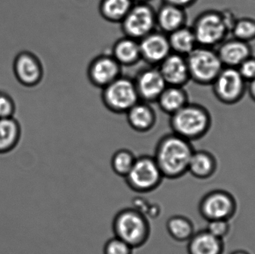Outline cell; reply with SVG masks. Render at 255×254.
<instances>
[{
    "mask_svg": "<svg viewBox=\"0 0 255 254\" xmlns=\"http://www.w3.org/2000/svg\"><path fill=\"white\" fill-rule=\"evenodd\" d=\"M101 98L106 109L115 114H126L139 101L133 79L124 76L102 89Z\"/></svg>",
    "mask_w": 255,
    "mask_h": 254,
    "instance_id": "obj_6",
    "label": "cell"
},
{
    "mask_svg": "<svg viewBox=\"0 0 255 254\" xmlns=\"http://www.w3.org/2000/svg\"><path fill=\"white\" fill-rule=\"evenodd\" d=\"M198 46L214 48L227 37L229 31L223 12L208 10L199 13L191 26Z\"/></svg>",
    "mask_w": 255,
    "mask_h": 254,
    "instance_id": "obj_5",
    "label": "cell"
},
{
    "mask_svg": "<svg viewBox=\"0 0 255 254\" xmlns=\"http://www.w3.org/2000/svg\"><path fill=\"white\" fill-rule=\"evenodd\" d=\"M166 226L169 235L178 243L188 242L195 234L193 222L186 216H172L168 219Z\"/></svg>",
    "mask_w": 255,
    "mask_h": 254,
    "instance_id": "obj_26",
    "label": "cell"
},
{
    "mask_svg": "<svg viewBox=\"0 0 255 254\" xmlns=\"http://www.w3.org/2000/svg\"><path fill=\"white\" fill-rule=\"evenodd\" d=\"M139 42L141 60L148 66L157 67L172 53L167 34L159 30H154Z\"/></svg>",
    "mask_w": 255,
    "mask_h": 254,
    "instance_id": "obj_14",
    "label": "cell"
},
{
    "mask_svg": "<svg viewBox=\"0 0 255 254\" xmlns=\"http://www.w3.org/2000/svg\"><path fill=\"white\" fill-rule=\"evenodd\" d=\"M211 86L217 99L228 105L241 101L247 90V82L233 67H223Z\"/></svg>",
    "mask_w": 255,
    "mask_h": 254,
    "instance_id": "obj_9",
    "label": "cell"
},
{
    "mask_svg": "<svg viewBox=\"0 0 255 254\" xmlns=\"http://www.w3.org/2000/svg\"><path fill=\"white\" fill-rule=\"evenodd\" d=\"M21 134L20 124L14 116L0 119V155L13 151L19 144Z\"/></svg>",
    "mask_w": 255,
    "mask_h": 254,
    "instance_id": "obj_23",
    "label": "cell"
},
{
    "mask_svg": "<svg viewBox=\"0 0 255 254\" xmlns=\"http://www.w3.org/2000/svg\"><path fill=\"white\" fill-rule=\"evenodd\" d=\"M237 69L247 83L254 80L255 79V56L252 55L251 56L249 57Z\"/></svg>",
    "mask_w": 255,
    "mask_h": 254,
    "instance_id": "obj_32",
    "label": "cell"
},
{
    "mask_svg": "<svg viewBox=\"0 0 255 254\" xmlns=\"http://www.w3.org/2000/svg\"><path fill=\"white\" fill-rule=\"evenodd\" d=\"M112 56L124 67H131L141 61L139 40L124 36L112 46Z\"/></svg>",
    "mask_w": 255,
    "mask_h": 254,
    "instance_id": "obj_19",
    "label": "cell"
},
{
    "mask_svg": "<svg viewBox=\"0 0 255 254\" xmlns=\"http://www.w3.org/2000/svg\"><path fill=\"white\" fill-rule=\"evenodd\" d=\"M217 169V159L213 154L205 150L194 151L187 172L199 180H206L215 174Z\"/></svg>",
    "mask_w": 255,
    "mask_h": 254,
    "instance_id": "obj_21",
    "label": "cell"
},
{
    "mask_svg": "<svg viewBox=\"0 0 255 254\" xmlns=\"http://www.w3.org/2000/svg\"><path fill=\"white\" fill-rule=\"evenodd\" d=\"M133 79L139 101L156 103L167 86L158 67L148 66L138 72Z\"/></svg>",
    "mask_w": 255,
    "mask_h": 254,
    "instance_id": "obj_13",
    "label": "cell"
},
{
    "mask_svg": "<svg viewBox=\"0 0 255 254\" xmlns=\"http://www.w3.org/2000/svg\"><path fill=\"white\" fill-rule=\"evenodd\" d=\"M171 51L173 53L187 56L198 46L191 27L184 25L168 34Z\"/></svg>",
    "mask_w": 255,
    "mask_h": 254,
    "instance_id": "obj_24",
    "label": "cell"
},
{
    "mask_svg": "<svg viewBox=\"0 0 255 254\" xmlns=\"http://www.w3.org/2000/svg\"><path fill=\"white\" fill-rule=\"evenodd\" d=\"M194 151L191 142L172 132L159 140L153 157L163 177L175 180L188 171L189 163Z\"/></svg>",
    "mask_w": 255,
    "mask_h": 254,
    "instance_id": "obj_1",
    "label": "cell"
},
{
    "mask_svg": "<svg viewBox=\"0 0 255 254\" xmlns=\"http://www.w3.org/2000/svg\"><path fill=\"white\" fill-rule=\"evenodd\" d=\"M187 22L186 9L163 3L156 10V28L167 35L187 25Z\"/></svg>",
    "mask_w": 255,
    "mask_h": 254,
    "instance_id": "obj_17",
    "label": "cell"
},
{
    "mask_svg": "<svg viewBox=\"0 0 255 254\" xmlns=\"http://www.w3.org/2000/svg\"><path fill=\"white\" fill-rule=\"evenodd\" d=\"M230 223L227 220H214L208 222L206 231L217 238L223 240L230 232Z\"/></svg>",
    "mask_w": 255,
    "mask_h": 254,
    "instance_id": "obj_31",
    "label": "cell"
},
{
    "mask_svg": "<svg viewBox=\"0 0 255 254\" xmlns=\"http://www.w3.org/2000/svg\"><path fill=\"white\" fill-rule=\"evenodd\" d=\"M157 67L169 86H184L190 81L185 56L172 52Z\"/></svg>",
    "mask_w": 255,
    "mask_h": 254,
    "instance_id": "obj_15",
    "label": "cell"
},
{
    "mask_svg": "<svg viewBox=\"0 0 255 254\" xmlns=\"http://www.w3.org/2000/svg\"><path fill=\"white\" fill-rule=\"evenodd\" d=\"M187 243L188 254H222L224 250L223 240L206 230L195 233Z\"/></svg>",
    "mask_w": 255,
    "mask_h": 254,
    "instance_id": "obj_22",
    "label": "cell"
},
{
    "mask_svg": "<svg viewBox=\"0 0 255 254\" xmlns=\"http://www.w3.org/2000/svg\"><path fill=\"white\" fill-rule=\"evenodd\" d=\"M150 0H133V2H148Z\"/></svg>",
    "mask_w": 255,
    "mask_h": 254,
    "instance_id": "obj_36",
    "label": "cell"
},
{
    "mask_svg": "<svg viewBox=\"0 0 255 254\" xmlns=\"http://www.w3.org/2000/svg\"><path fill=\"white\" fill-rule=\"evenodd\" d=\"M169 116V126L172 132L191 143L205 137L212 125V117L209 110L196 103L189 102Z\"/></svg>",
    "mask_w": 255,
    "mask_h": 254,
    "instance_id": "obj_2",
    "label": "cell"
},
{
    "mask_svg": "<svg viewBox=\"0 0 255 254\" xmlns=\"http://www.w3.org/2000/svg\"><path fill=\"white\" fill-rule=\"evenodd\" d=\"M163 178L154 157L149 155L136 158L131 169L125 177L128 186L138 193L155 190Z\"/></svg>",
    "mask_w": 255,
    "mask_h": 254,
    "instance_id": "obj_7",
    "label": "cell"
},
{
    "mask_svg": "<svg viewBox=\"0 0 255 254\" xmlns=\"http://www.w3.org/2000/svg\"><path fill=\"white\" fill-rule=\"evenodd\" d=\"M136 157L133 152L127 149L117 151L112 158V168L114 172L119 177H127L134 164Z\"/></svg>",
    "mask_w": 255,
    "mask_h": 254,
    "instance_id": "obj_27",
    "label": "cell"
},
{
    "mask_svg": "<svg viewBox=\"0 0 255 254\" xmlns=\"http://www.w3.org/2000/svg\"><path fill=\"white\" fill-rule=\"evenodd\" d=\"M231 254H250L248 252H247V251H244V250H238L235 251V252H232Z\"/></svg>",
    "mask_w": 255,
    "mask_h": 254,
    "instance_id": "obj_35",
    "label": "cell"
},
{
    "mask_svg": "<svg viewBox=\"0 0 255 254\" xmlns=\"http://www.w3.org/2000/svg\"><path fill=\"white\" fill-rule=\"evenodd\" d=\"M16 104L13 98L7 92L0 90V119L13 117Z\"/></svg>",
    "mask_w": 255,
    "mask_h": 254,
    "instance_id": "obj_30",
    "label": "cell"
},
{
    "mask_svg": "<svg viewBox=\"0 0 255 254\" xmlns=\"http://www.w3.org/2000/svg\"><path fill=\"white\" fill-rule=\"evenodd\" d=\"M121 25L124 36L140 40L157 29L156 10L148 2L134 3Z\"/></svg>",
    "mask_w": 255,
    "mask_h": 254,
    "instance_id": "obj_8",
    "label": "cell"
},
{
    "mask_svg": "<svg viewBox=\"0 0 255 254\" xmlns=\"http://www.w3.org/2000/svg\"><path fill=\"white\" fill-rule=\"evenodd\" d=\"M217 52L224 67L238 68L247 58L253 55V48L250 43L233 37L222 42Z\"/></svg>",
    "mask_w": 255,
    "mask_h": 254,
    "instance_id": "obj_16",
    "label": "cell"
},
{
    "mask_svg": "<svg viewBox=\"0 0 255 254\" xmlns=\"http://www.w3.org/2000/svg\"><path fill=\"white\" fill-rule=\"evenodd\" d=\"M123 67L110 53L97 55L90 62L87 77L90 83L103 89L122 76Z\"/></svg>",
    "mask_w": 255,
    "mask_h": 254,
    "instance_id": "obj_12",
    "label": "cell"
},
{
    "mask_svg": "<svg viewBox=\"0 0 255 254\" xmlns=\"http://www.w3.org/2000/svg\"><path fill=\"white\" fill-rule=\"evenodd\" d=\"M237 208L235 197L223 189H215L208 192L201 199L199 204V213L208 222L230 221L235 216Z\"/></svg>",
    "mask_w": 255,
    "mask_h": 254,
    "instance_id": "obj_10",
    "label": "cell"
},
{
    "mask_svg": "<svg viewBox=\"0 0 255 254\" xmlns=\"http://www.w3.org/2000/svg\"><path fill=\"white\" fill-rule=\"evenodd\" d=\"M150 225L145 216L138 210L124 209L117 213L113 221L115 237L127 243L132 249H138L148 241Z\"/></svg>",
    "mask_w": 255,
    "mask_h": 254,
    "instance_id": "obj_3",
    "label": "cell"
},
{
    "mask_svg": "<svg viewBox=\"0 0 255 254\" xmlns=\"http://www.w3.org/2000/svg\"><path fill=\"white\" fill-rule=\"evenodd\" d=\"M163 3L172 4L181 8L187 9V7L193 5L198 0H162Z\"/></svg>",
    "mask_w": 255,
    "mask_h": 254,
    "instance_id": "obj_33",
    "label": "cell"
},
{
    "mask_svg": "<svg viewBox=\"0 0 255 254\" xmlns=\"http://www.w3.org/2000/svg\"><path fill=\"white\" fill-rule=\"evenodd\" d=\"M133 4V0H101L99 11L107 22L121 24Z\"/></svg>",
    "mask_w": 255,
    "mask_h": 254,
    "instance_id": "obj_25",
    "label": "cell"
},
{
    "mask_svg": "<svg viewBox=\"0 0 255 254\" xmlns=\"http://www.w3.org/2000/svg\"><path fill=\"white\" fill-rule=\"evenodd\" d=\"M189 95L184 86H167L156 103L163 113L171 116L188 104Z\"/></svg>",
    "mask_w": 255,
    "mask_h": 254,
    "instance_id": "obj_20",
    "label": "cell"
},
{
    "mask_svg": "<svg viewBox=\"0 0 255 254\" xmlns=\"http://www.w3.org/2000/svg\"><path fill=\"white\" fill-rule=\"evenodd\" d=\"M190 81L197 85H212L223 70L217 50L213 48L198 46L186 56Z\"/></svg>",
    "mask_w": 255,
    "mask_h": 254,
    "instance_id": "obj_4",
    "label": "cell"
},
{
    "mask_svg": "<svg viewBox=\"0 0 255 254\" xmlns=\"http://www.w3.org/2000/svg\"><path fill=\"white\" fill-rule=\"evenodd\" d=\"M249 85L247 86V91L250 98L255 102V79L252 82H249Z\"/></svg>",
    "mask_w": 255,
    "mask_h": 254,
    "instance_id": "obj_34",
    "label": "cell"
},
{
    "mask_svg": "<svg viewBox=\"0 0 255 254\" xmlns=\"http://www.w3.org/2000/svg\"><path fill=\"white\" fill-rule=\"evenodd\" d=\"M129 127L138 133L151 131L157 123V114L151 104L139 101L126 113Z\"/></svg>",
    "mask_w": 255,
    "mask_h": 254,
    "instance_id": "obj_18",
    "label": "cell"
},
{
    "mask_svg": "<svg viewBox=\"0 0 255 254\" xmlns=\"http://www.w3.org/2000/svg\"><path fill=\"white\" fill-rule=\"evenodd\" d=\"M12 68L15 79L25 87H34L40 85L44 76L41 61L30 51L19 52L13 59Z\"/></svg>",
    "mask_w": 255,
    "mask_h": 254,
    "instance_id": "obj_11",
    "label": "cell"
},
{
    "mask_svg": "<svg viewBox=\"0 0 255 254\" xmlns=\"http://www.w3.org/2000/svg\"><path fill=\"white\" fill-rule=\"evenodd\" d=\"M231 32L233 37L250 43L255 40V19L251 17L238 18Z\"/></svg>",
    "mask_w": 255,
    "mask_h": 254,
    "instance_id": "obj_28",
    "label": "cell"
},
{
    "mask_svg": "<svg viewBox=\"0 0 255 254\" xmlns=\"http://www.w3.org/2000/svg\"><path fill=\"white\" fill-rule=\"evenodd\" d=\"M103 254H133V249L121 239L115 237L114 238L110 239L105 244Z\"/></svg>",
    "mask_w": 255,
    "mask_h": 254,
    "instance_id": "obj_29",
    "label": "cell"
}]
</instances>
